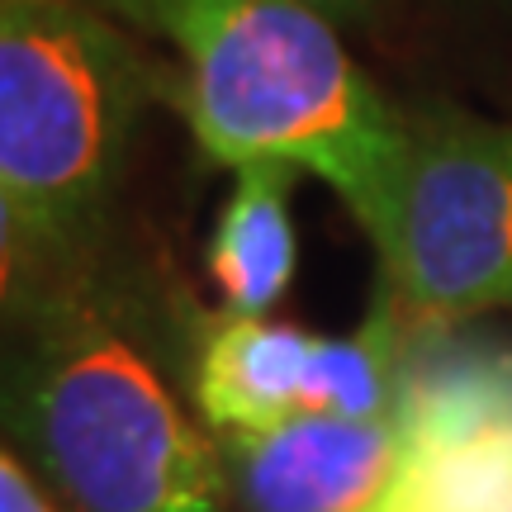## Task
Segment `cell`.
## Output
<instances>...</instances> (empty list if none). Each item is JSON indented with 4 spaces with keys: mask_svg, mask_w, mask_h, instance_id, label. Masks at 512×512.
Segmentation results:
<instances>
[{
    "mask_svg": "<svg viewBox=\"0 0 512 512\" xmlns=\"http://www.w3.org/2000/svg\"><path fill=\"white\" fill-rule=\"evenodd\" d=\"M185 62V119L223 166L313 171L366 228L399 171L408 119L309 0H124Z\"/></svg>",
    "mask_w": 512,
    "mask_h": 512,
    "instance_id": "cell-1",
    "label": "cell"
},
{
    "mask_svg": "<svg viewBox=\"0 0 512 512\" xmlns=\"http://www.w3.org/2000/svg\"><path fill=\"white\" fill-rule=\"evenodd\" d=\"M143 100V57L91 5L0 0V185L53 252L100 223Z\"/></svg>",
    "mask_w": 512,
    "mask_h": 512,
    "instance_id": "cell-2",
    "label": "cell"
},
{
    "mask_svg": "<svg viewBox=\"0 0 512 512\" xmlns=\"http://www.w3.org/2000/svg\"><path fill=\"white\" fill-rule=\"evenodd\" d=\"M19 408L29 446L76 512H219L214 446L119 332L62 318Z\"/></svg>",
    "mask_w": 512,
    "mask_h": 512,
    "instance_id": "cell-3",
    "label": "cell"
},
{
    "mask_svg": "<svg viewBox=\"0 0 512 512\" xmlns=\"http://www.w3.org/2000/svg\"><path fill=\"white\" fill-rule=\"evenodd\" d=\"M366 233L422 323L512 304V128L437 110L408 119L399 171Z\"/></svg>",
    "mask_w": 512,
    "mask_h": 512,
    "instance_id": "cell-4",
    "label": "cell"
},
{
    "mask_svg": "<svg viewBox=\"0 0 512 512\" xmlns=\"http://www.w3.org/2000/svg\"><path fill=\"white\" fill-rule=\"evenodd\" d=\"M242 441V494L252 512H370L403 470L394 422L299 413Z\"/></svg>",
    "mask_w": 512,
    "mask_h": 512,
    "instance_id": "cell-5",
    "label": "cell"
},
{
    "mask_svg": "<svg viewBox=\"0 0 512 512\" xmlns=\"http://www.w3.org/2000/svg\"><path fill=\"white\" fill-rule=\"evenodd\" d=\"M313 347L318 337L290 323L238 318V313L223 318L204 342L195 375L204 418L238 437H261L280 422L299 418L309 408Z\"/></svg>",
    "mask_w": 512,
    "mask_h": 512,
    "instance_id": "cell-6",
    "label": "cell"
},
{
    "mask_svg": "<svg viewBox=\"0 0 512 512\" xmlns=\"http://www.w3.org/2000/svg\"><path fill=\"white\" fill-rule=\"evenodd\" d=\"M394 427L403 460L437 456L512 427V356L479 347H437L399 370Z\"/></svg>",
    "mask_w": 512,
    "mask_h": 512,
    "instance_id": "cell-7",
    "label": "cell"
},
{
    "mask_svg": "<svg viewBox=\"0 0 512 512\" xmlns=\"http://www.w3.org/2000/svg\"><path fill=\"white\" fill-rule=\"evenodd\" d=\"M294 166H238V185L209 238V275L238 318H261L290 290L299 242L290 219Z\"/></svg>",
    "mask_w": 512,
    "mask_h": 512,
    "instance_id": "cell-8",
    "label": "cell"
},
{
    "mask_svg": "<svg viewBox=\"0 0 512 512\" xmlns=\"http://www.w3.org/2000/svg\"><path fill=\"white\" fill-rule=\"evenodd\" d=\"M384 503L394 512H512V427L403 460Z\"/></svg>",
    "mask_w": 512,
    "mask_h": 512,
    "instance_id": "cell-9",
    "label": "cell"
},
{
    "mask_svg": "<svg viewBox=\"0 0 512 512\" xmlns=\"http://www.w3.org/2000/svg\"><path fill=\"white\" fill-rule=\"evenodd\" d=\"M48 238L24 214V204L0 185V309L15 299L38 271V256H48Z\"/></svg>",
    "mask_w": 512,
    "mask_h": 512,
    "instance_id": "cell-10",
    "label": "cell"
},
{
    "mask_svg": "<svg viewBox=\"0 0 512 512\" xmlns=\"http://www.w3.org/2000/svg\"><path fill=\"white\" fill-rule=\"evenodd\" d=\"M0 512H53L48 498L34 489V479L19 470L15 456L0 451Z\"/></svg>",
    "mask_w": 512,
    "mask_h": 512,
    "instance_id": "cell-11",
    "label": "cell"
},
{
    "mask_svg": "<svg viewBox=\"0 0 512 512\" xmlns=\"http://www.w3.org/2000/svg\"><path fill=\"white\" fill-rule=\"evenodd\" d=\"M318 15H328L332 24H361L380 10V0H309Z\"/></svg>",
    "mask_w": 512,
    "mask_h": 512,
    "instance_id": "cell-12",
    "label": "cell"
},
{
    "mask_svg": "<svg viewBox=\"0 0 512 512\" xmlns=\"http://www.w3.org/2000/svg\"><path fill=\"white\" fill-rule=\"evenodd\" d=\"M370 512H394V508H389V503H384V498H380V503H375V508H370Z\"/></svg>",
    "mask_w": 512,
    "mask_h": 512,
    "instance_id": "cell-13",
    "label": "cell"
}]
</instances>
